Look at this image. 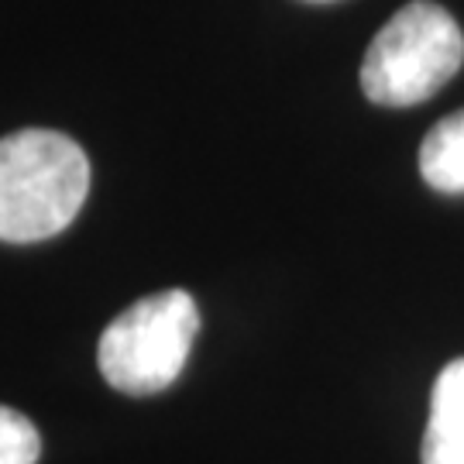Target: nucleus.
Instances as JSON below:
<instances>
[{"label": "nucleus", "mask_w": 464, "mask_h": 464, "mask_svg": "<svg viewBox=\"0 0 464 464\" xmlns=\"http://www.w3.org/2000/svg\"><path fill=\"white\" fill-rule=\"evenodd\" d=\"M464 63L461 24L430 0H413L385 21L362 63V90L379 107L433 97Z\"/></svg>", "instance_id": "2"}, {"label": "nucleus", "mask_w": 464, "mask_h": 464, "mask_svg": "<svg viewBox=\"0 0 464 464\" xmlns=\"http://www.w3.org/2000/svg\"><path fill=\"white\" fill-rule=\"evenodd\" d=\"M420 176L437 193H464V111L448 114L427 131L420 145Z\"/></svg>", "instance_id": "5"}, {"label": "nucleus", "mask_w": 464, "mask_h": 464, "mask_svg": "<svg viewBox=\"0 0 464 464\" xmlns=\"http://www.w3.org/2000/svg\"><path fill=\"white\" fill-rule=\"evenodd\" d=\"M90 193V159L69 134L24 128L0 138V241L66 231Z\"/></svg>", "instance_id": "1"}, {"label": "nucleus", "mask_w": 464, "mask_h": 464, "mask_svg": "<svg viewBox=\"0 0 464 464\" xmlns=\"http://www.w3.org/2000/svg\"><path fill=\"white\" fill-rule=\"evenodd\" d=\"M42 437L24 413L0 406V464H38Z\"/></svg>", "instance_id": "6"}, {"label": "nucleus", "mask_w": 464, "mask_h": 464, "mask_svg": "<svg viewBox=\"0 0 464 464\" xmlns=\"http://www.w3.org/2000/svg\"><path fill=\"white\" fill-rule=\"evenodd\" d=\"M420 458L423 464H464V358L450 362L433 382Z\"/></svg>", "instance_id": "4"}, {"label": "nucleus", "mask_w": 464, "mask_h": 464, "mask_svg": "<svg viewBox=\"0 0 464 464\" xmlns=\"http://www.w3.org/2000/svg\"><path fill=\"white\" fill-rule=\"evenodd\" d=\"M199 331L197 299L162 289L131 303L107 324L97 344L100 375L128 396H155L183 375Z\"/></svg>", "instance_id": "3"}]
</instances>
